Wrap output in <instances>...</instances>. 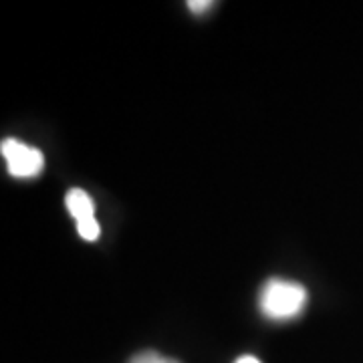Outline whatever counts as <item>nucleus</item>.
<instances>
[{
	"label": "nucleus",
	"mask_w": 363,
	"mask_h": 363,
	"mask_svg": "<svg viewBox=\"0 0 363 363\" xmlns=\"http://www.w3.org/2000/svg\"><path fill=\"white\" fill-rule=\"evenodd\" d=\"M130 363H180V362L169 359V357H164V355H160V353H156V351H142V353H138L135 357H131Z\"/></svg>",
	"instance_id": "nucleus-5"
},
{
	"label": "nucleus",
	"mask_w": 363,
	"mask_h": 363,
	"mask_svg": "<svg viewBox=\"0 0 363 363\" xmlns=\"http://www.w3.org/2000/svg\"><path fill=\"white\" fill-rule=\"evenodd\" d=\"M0 152L2 157L6 160V168L13 178H37L43 168H45V156L43 152L28 145V143L14 140V138H6L0 143Z\"/></svg>",
	"instance_id": "nucleus-2"
},
{
	"label": "nucleus",
	"mask_w": 363,
	"mask_h": 363,
	"mask_svg": "<svg viewBox=\"0 0 363 363\" xmlns=\"http://www.w3.org/2000/svg\"><path fill=\"white\" fill-rule=\"evenodd\" d=\"M307 298V289L303 285L283 279H271L260 289L259 309L271 321H289L303 313Z\"/></svg>",
	"instance_id": "nucleus-1"
},
{
	"label": "nucleus",
	"mask_w": 363,
	"mask_h": 363,
	"mask_svg": "<svg viewBox=\"0 0 363 363\" xmlns=\"http://www.w3.org/2000/svg\"><path fill=\"white\" fill-rule=\"evenodd\" d=\"M234 363H260V359H257L255 355H242V357H238Z\"/></svg>",
	"instance_id": "nucleus-7"
},
{
	"label": "nucleus",
	"mask_w": 363,
	"mask_h": 363,
	"mask_svg": "<svg viewBox=\"0 0 363 363\" xmlns=\"http://www.w3.org/2000/svg\"><path fill=\"white\" fill-rule=\"evenodd\" d=\"M77 233L83 240H89V242H93V240H97V238H99L101 228H99V224H97L95 218H85V220L77 222Z\"/></svg>",
	"instance_id": "nucleus-4"
},
{
	"label": "nucleus",
	"mask_w": 363,
	"mask_h": 363,
	"mask_svg": "<svg viewBox=\"0 0 363 363\" xmlns=\"http://www.w3.org/2000/svg\"><path fill=\"white\" fill-rule=\"evenodd\" d=\"M65 206L69 210V214L75 218V220H85V218H95V204L89 198V194L81 188H73L67 192Z\"/></svg>",
	"instance_id": "nucleus-3"
},
{
	"label": "nucleus",
	"mask_w": 363,
	"mask_h": 363,
	"mask_svg": "<svg viewBox=\"0 0 363 363\" xmlns=\"http://www.w3.org/2000/svg\"><path fill=\"white\" fill-rule=\"evenodd\" d=\"M212 6H214V2H210V0H190V2H188L190 13H194V14L206 13L208 9H212Z\"/></svg>",
	"instance_id": "nucleus-6"
}]
</instances>
